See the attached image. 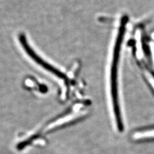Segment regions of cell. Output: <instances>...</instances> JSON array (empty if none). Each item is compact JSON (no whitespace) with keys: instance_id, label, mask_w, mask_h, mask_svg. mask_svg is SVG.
<instances>
[]
</instances>
